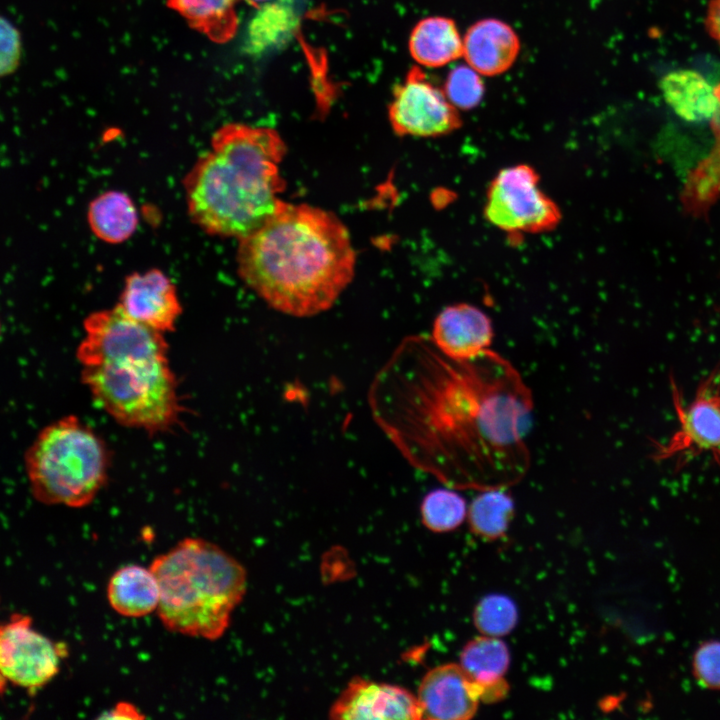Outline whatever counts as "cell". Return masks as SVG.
I'll return each mask as SVG.
<instances>
[{
    "label": "cell",
    "instance_id": "25",
    "mask_svg": "<svg viewBox=\"0 0 720 720\" xmlns=\"http://www.w3.org/2000/svg\"><path fill=\"white\" fill-rule=\"evenodd\" d=\"M467 512L465 499L451 487L430 491L420 506L423 524L438 533L459 527L467 517Z\"/></svg>",
    "mask_w": 720,
    "mask_h": 720
},
{
    "label": "cell",
    "instance_id": "3",
    "mask_svg": "<svg viewBox=\"0 0 720 720\" xmlns=\"http://www.w3.org/2000/svg\"><path fill=\"white\" fill-rule=\"evenodd\" d=\"M287 152L271 128L228 123L211 138L184 178L191 220L208 234L245 238L280 208L286 183L280 164Z\"/></svg>",
    "mask_w": 720,
    "mask_h": 720
},
{
    "label": "cell",
    "instance_id": "22",
    "mask_svg": "<svg viewBox=\"0 0 720 720\" xmlns=\"http://www.w3.org/2000/svg\"><path fill=\"white\" fill-rule=\"evenodd\" d=\"M506 489L481 490L468 506V523L478 537L492 541L506 534L515 508Z\"/></svg>",
    "mask_w": 720,
    "mask_h": 720
},
{
    "label": "cell",
    "instance_id": "32",
    "mask_svg": "<svg viewBox=\"0 0 720 720\" xmlns=\"http://www.w3.org/2000/svg\"><path fill=\"white\" fill-rule=\"evenodd\" d=\"M250 5L261 7L267 0H246Z\"/></svg>",
    "mask_w": 720,
    "mask_h": 720
},
{
    "label": "cell",
    "instance_id": "31",
    "mask_svg": "<svg viewBox=\"0 0 720 720\" xmlns=\"http://www.w3.org/2000/svg\"><path fill=\"white\" fill-rule=\"evenodd\" d=\"M101 718L112 719H143L144 715L140 713L137 707L128 702L117 703L107 713L102 714Z\"/></svg>",
    "mask_w": 720,
    "mask_h": 720
},
{
    "label": "cell",
    "instance_id": "1",
    "mask_svg": "<svg viewBox=\"0 0 720 720\" xmlns=\"http://www.w3.org/2000/svg\"><path fill=\"white\" fill-rule=\"evenodd\" d=\"M373 415L415 468L454 489L509 488L528 472L533 398L490 349L467 359L406 338L370 390Z\"/></svg>",
    "mask_w": 720,
    "mask_h": 720
},
{
    "label": "cell",
    "instance_id": "9",
    "mask_svg": "<svg viewBox=\"0 0 720 720\" xmlns=\"http://www.w3.org/2000/svg\"><path fill=\"white\" fill-rule=\"evenodd\" d=\"M393 131L399 136L433 138L460 128L459 110L447 99L443 89L413 66L393 92L388 109Z\"/></svg>",
    "mask_w": 720,
    "mask_h": 720
},
{
    "label": "cell",
    "instance_id": "28",
    "mask_svg": "<svg viewBox=\"0 0 720 720\" xmlns=\"http://www.w3.org/2000/svg\"><path fill=\"white\" fill-rule=\"evenodd\" d=\"M695 680L702 687L720 690V641L708 640L701 643L692 659Z\"/></svg>",
    "mask_w": 720,
    "mask_h": 720
},
{
    "label": "cell",
    "instance_id": "6",
    "mask_svg": "<svg viewBox=\"0 0 720 720\" xmlns=\"http://www.w3.org/2000/svg\"><path fill=\"white\" fill-rule=\"evenodd\" d=\"M24 464L37 501L82 508L107 481L110 454L89 425L69 415L38 433L25 452Z\"/></svg>",
    "mask_w": 720,
    "mask_h": 720
},
{
    "label": "cell",
    "instance_id": "27",
    "mask_svg": "<svg viewBox=\"0 0 720 720\" xmlns=\"http://www.w3.org/2000/svg\"><path fill=\"white\" fill-rule=\"evenodd\" d=\"M481 76L468 64L454 67L443 87L449 102L458 110H471L478 106L485 93Z\"/></svg>",
    "mask_w": 720,
    "mask_h": 720
},
{
    "label": "cell",
    "instance_id": "17",
    "mask_svg": "<svg viewBox=\"0 0 720 720\" xmlns=\"http://www.w3.org/2000/svg\"><path fill=\"white\" fill-rule=\"evenodd\" d=\"M659 88L665 102L685 121L711 122L718 111L714 87L697 71H671L661 78Z\"/></svg>",
    "mask_w": 720,
    "mask_h": 720
},
{
    "label": "cell",
    "instance_id": "10",
    "mask_svg": "<svg viewBox=\"0 0 720 720\" xmlns=\"http://www.w3.org/2000/svg\"><path fill=\"white\" fill-rule=\"evenodd\" d=\"M66 648L36 631L29 615L15 613L1 625L0 669L3 679L34 692L59 671Z\"/></svg>",
    "mask_w": 720,
    "mask_h": 720
},
{
    "label": "cell",
    "instance_id": "2",
    "mask_svg": "<svg viewBox=\"0 0 720 720\" xmlns=\"http://www.w3.org/2000/svg\"><path fill=\"white\" fill-rule=\"evenodd\" d=\"M356 255L332 212L284 202L256 232L239 240L240 278L273 309L309 317L329 309L352 281Z\"/></svg>",
    "mask_w": 720,
    "mask_h": 720
},
{
    "label": "cell",
    "instance_id": "20",
    "mask_svg": "<svg viewBox=\"0 0 720 720\" xmlns=\"http://www.w3.org/2000/svg\"><path fill=\"white\" fill-rule=\"evenodd\" d=\"M88 224L93 234L110 244L127 241L138 226V213L131 197L122 191L101 193L88 206Z\"/></svg>",
    "mask_w": 720,
    "mask_h": 720
},
{
    "label": "cell",
    "instance_id": "19",
    "mask_svg": "<svg viewBox=\"0 0 720 720\" xmlns=\"http://www.w3.org/2000/svg\"><path fill=\"white\" fill-rule=\"evenodd\" d=\"M408 47L412 58L429 68L445 66L463 56V39L457 25L445 16L420 20L411 31Z\"/></svg>",
    "mask_w": 720,
    "mask_h": 720
},
{
    "label": "cell",
    "instance_id": "21",
    "mask_svg": "<svg viewBox=\"0 0 720 720\" xmlns=\"http://www.w3.org/2000/svg\"><path fill=\"white\" fill-rule=\"evenodd\" d=\"M240 0H168L195 30L216 43L231 40L238 28L236 5Z\"/></svg>",
    "mask_w": 720,
    "mask_h": 720
},
{
    "label": "cell",
    "instance_id": "12",
    "mask_svg": "<svg viewBox=\"0 0 720 720\" xmlns=\"http://www.w3.org/2000/svg\"><path fill=\"white\" fill-rule=\"evenodd\" d=\"M117 306L131 318L162 333L173 331L182 313L175 285L155 268L128 275Z\"/></svg>",
    "mask_w": 720,
    "mask_h": 720
},
{
    "label": "cell",
    "instance_id": "7",
    "mask_svg": "<svg viewBox=\"0 0 720 720\" xmlns=\"http://www.w3.org/2000/svg\"><path fill=\"white\" fill-rule=\"evenodd\" d=\"M670 384L678 427L666 441L654 443L652 458L674 461L681 468L707 454L720 468V363L703 378L687 405L673 378Z\"/></svg>",
    "mask_w": 720,
    "mask_h": 720
},
{
    "label": "cell",
    "instance_id": "4",
    "mask_svg": "<svg viewBox=\"0 0 720 720\" xmlns=\"http://www.w3.org/2000/svg\"><path fill=\"white\" fill-rule=\"evenodd\" d=\"M149 567L160 589L156 611L167 630L207 640L225 633L247 586L234 557L210 541L187 537Z\"/></svg>",
    "mask_w": 720,
    "mask_h": 720
},
{
    "label": "cell",
    "instance_id": "8",
    "mask_svg": "<svg viewBox=\"0 0 720 720\" xmlns=\"http://www.w3.org/2000/svg\"><path fill=\"white\" fill-rule=\"evenodd\" d=\"M486 219L510 234H532L554 229L560 222L557 204L539 186V175L527 164L500 170L489 184Z\"/></svg>",
    "mask_w": 720,
    "mask_h": 720
},
{
    "label": "cell",
    "instance_id": "30",
    "mask_svg": "<svg viewBox=\"0 0 720 720\" xmlns=\"http://www.w3.org/2000/svg\"><path fill=\"white\" fill-rule=\"evenodd\" d=\"M705 28L720 47V0H710L706 10Z\"/></svg>",
    "mask_w": 720,
    "mask_h": 720
},
{
    "label": "cell",
    "instance_id": "18",
    "mask_svg": "<svg viewBox=\"0 0 720 720\" xmlns=\"http://www.w3.org/2000/svg\"><path fill=\"white\" fill-rule=\"evenodd\" d=\"M107 599L111 608L124 617H143L157 610L160 589L150 567L123 566L110 577Z\"/></svg>",
    "mask_w": 720,
    "mask_h": 720
},
{
    "label": "cell",
    "instance_id": "14",
    "mask_svg": "<svg viewBox=\"0 0 720 720\" xmlns=\"http://www.w3.org/2000/svg\"><path fill=\"white\" fill-rule=\"evenodd\" d=\"M493 336L489 316L468 303L442 309L433 322L430 335L443 353L458 359L472 358L489 349Z\"/></svg>",
    "mask_w": 720,
    "mask_h": 720
},
{
    "label": "cell",
    "instance_id": "24",
    "mask_svg": "<svg viewBox=\"0 0 720 720\" xmlns=\"http://www.w3.org/2000/svg\"><path fill=\"white\" fill-rule=\"evenodd\" d=\"M719 108L711 120L714 133V145L708 156L690 176L687 186V199L691 206L701 208L709 203L720 190V83L714 87Z\"/></svg>",
    "mask_w": 720,
    "mask_h": 720
},
{
    "label": "cell",
    "instance_id": "13",
    "mask_svg": "<svg viewBox=\"0 0 720 720\" xmlns=\"http://www.w3.org/2000/svg\"><path fill=\"white\" fill-rule=\"evenodd\" d=\"M481 695V687L461 665L449 663L424 675L417 698L425 719L466 720L475 715Z\"/></svg>",
    "mask_w": 720,
    "mask_h": 720
},
{
    "label": "cell",
    "instance_id": "5",
    "mask_svg": "<svg viewBox=\"0 0 720 720\" xmlns=\"http://www.w3.org/2000/svg\"><path fill=\"white\" fill-rule=\"evenodd\" d=\"M81 381L96 403L121 425L153 435L180 422L183 407L165 337L82 365Z\"/></svg>",
    "mask_w": 720,
    "mask_h": 720
},
{
    "label": "cell",
    "instance_id": "23",
    "mask_svg": "<svg viewBox=\"0 0 720 720\" xmlns=\"http://www.w3.org/2000/svg\"><path fill=\"white\" fill-rule=\"evenodd\" d=\"M295 25L296 17L290 8L279 3L262 5L248 26L247 51L260 54L280 45L292 34Z\"/></svg>",
    "mask_w": 720,
    "mask_h": 720
},
{
    "label": "cell",
    "instance_id": "15",
    "mask_svg": "<svg viewBox=\"0 0 720 720\" xmlns=\"http://www.w3.org/2000/svg\"><path fill=\"white\" fill-rule=\"evenodd\" d=\"M520 39L506 22L484 18L473 23L463 38V57L482 76L508 71L520 52Z\"/></svg>",
    "mask_w": 720,
    "mask_h": 720
},
{
    "label": "cell",
    "instance_id": "29",
    "mask_svg": "<svg viewBox=\"0 0 720 720\" xmlns=\"http://www.w3.org/2000/svg\"><path fill=\"white\" fill-rule=\"evenodd\" d=\"M20 35L13 24L2 18L1 21V74H11L17 67L20 59Z\"/></svg>",
    "mask_w": 720,
    "mask_h": 720
},
{
    "label": "cell",
    "instance_id": "11",
    "mask_svg": "<svg viewBox=\"0 0 720 720\" xmlns=\"http://www.w3.org/2000/svg\"><path fill=\"white\" fill-rule=\"evenodd\" d=\"M333 719H423L417 696L398 685L352 679L329 710Z\"/></svg>",
    "mask_w": 720,
    "mask_h": 720
},
{
    "label": "cell",
    "instance_id": "26",
    "mask_svg": "<svg viewBox=\"0 0 720 720\" xmlns=\"http://www.w3.org/2000/svg\"><path fill=\"white\" fill-rule=\"evenodd\" d=\"M517 620L518 611L515 603L502 594L485 596L473 612L475 627L486 636L500 638L509 634L516 626Z\"/></svg>",
    "mask_w": 720,
    "mask_h": 720
},
{
    "label": "cell",
    "instance_id": "16",
    "mask_svg": "<svg viewBox=\"0 0 720 720\" xmlns=\"http://www.w3.org/2000/svg\"><path fill=\"white\" fill-rule=\"evenodd\" d=\"M460 665L481 687L482 702H497L507 695L509 686L504 676L510 653L499 637L482 635L469 641L461 651Z\"/></svg>",
    "mask_w": 720,
    "mask_h": 720
}]
</instances>
